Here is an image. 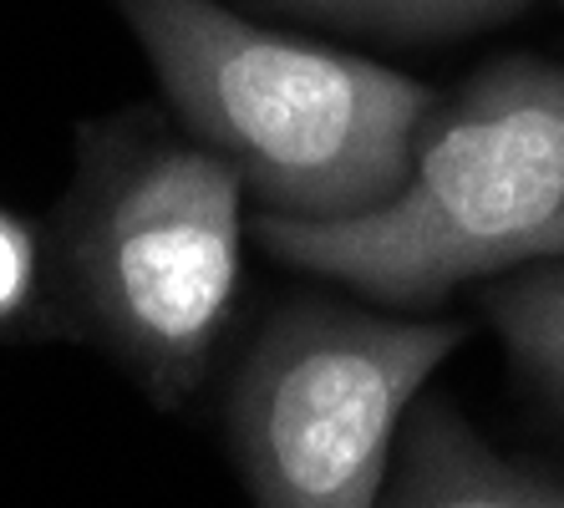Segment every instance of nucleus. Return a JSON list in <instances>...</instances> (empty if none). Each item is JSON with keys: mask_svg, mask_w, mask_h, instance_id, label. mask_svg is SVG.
I'll use <instances>...</instances> for the list:
<instances>
[{"mask_svg": "<svg viewBox=\"0 0 564 508\" xmlns=\"http://www.w3.org/2000/svg\"><path fill=\"white\" fill-rule=\"evenodd\" d=\"M270 255L381 305H437L468 280L564 260V66L513 56L427 118L392 198L346 219L260 214Z\"/></svg>", "mask_w": 564, "mask_h": 508, "instance_id": "2", "label": "nucleus"}, {"mask_svg": "<svg viewBox=\"0 0 564 508\" xmlns=\"http://www.w3.org/2000/svg\"><path fill=\"white\" fill-rule=\"evenodd\" d=\"M31 290H36V235L26 219L0 209V326L26 311Z\"/></svg>", "mask_w": 564, "mask_h": 508, "instance_id": "8", "label": "nucleus"}, {"mask_svg": "<svg viewBox=\"0 0 564 508\" xmlns=\"http://www.w3.org/2000/svg\"><path fill=\"white\" fill-rule=\"evenodd\" d=\"M381 498L402 508H564V468L494 447L453 402H412Z\"/></svg>", "mask_w": 564, "mask_h": 508, "instance_id": "5", "label": "nucleus"}, {"mask_svg": "<svg viewBox=\"0 0 564 508\" xmlns=\"http://www.w3.org/2000/svg\"><path fill=\"white\" fill-rule=\"evenodd\" d=\"M260 6L381 36H463L509 21L529 0H260Z\"/></svg>", "mask_w": 564, "mask_h": 508, "instance_id": "7", "label": "nucleus"}, {"mask_svg": "<svg viewBox=\"0 0 564 508\" xmlns=\"http://www.w3.org/2000/svg\"><path fill=\"white\" fill-rule=\"evenodd\" d=\"M72 264L107 341L153 397L178 402L235 305L239 173L214 148H138L93 179Z\"/></svg>", "mask_w": 564, "mask_h": 508, "instance_id": "4", "label": "nucleus"}, {"mask_svg": "<svg viewBox=\"0 0 564 508\" xmlns=\"http://www.w3.org/2000/svg\"><path fill=\"white\" fill-rule=\"evenodd\" d=\"M458 341V321H397L326 300L280 311L229 397V443L250 498L270 508L377 504L397 432Z\"/></svg>", "mask_w": 564, "mask_h": 508, "instance_id": "3", "label": "nucleus"}, {"mask_svg": "<svg viewBox=\"0 0 564 508\" xmlns=\"http://www.w3.org/2000/svg\"><path fill=\"white\" fill-rule=\"evenodd\" d=\"M509 356L550 402L564 407V260H539L488 295Z\"/></svg>", "mask_w": 564, "mask_h": 508, "instance_id": "6", "label": "nucleus"}, {"mask_svg": "<svg viewBox=\"0 0 564 508\" xmlns=\"http://www.w3.org/2000/svg\"><path fill=\"white\" fill-rule=\"evenodd\" d=\"M169 102L270 214L346 219L402 188L433 87L254 26L224 0H118Z\"/></svg>", "mask_w": 564, "mask_h": 508, "instance_id": "1", "label": "nucleus"}]
</instances>
